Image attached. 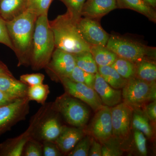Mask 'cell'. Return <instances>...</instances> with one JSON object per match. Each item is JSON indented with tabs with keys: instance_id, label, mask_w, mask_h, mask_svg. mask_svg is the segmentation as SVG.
Instances as JSON below:
<instances>
[{
	"instance_id": "29",
	"label": "cell",
	"mask_w": 156,
	"mask_h": 156,
	"mask_svg": "<svg viewBox=\"0 0 156 156\" xmlns=\"http://www.w3.org/2000/svg\"><path fill=\"white\" fill-rule=\"evenodd\" d=\"M121 140L112 136L102 144V156H121L123 154Z\"/></svg>"
},
{
	"instance_id": "32",
	"label": "cell",
	"mask_w": 156,
	"mask_h": 156,
	"mask_svg": "<svg viewBox=\"0 0 156 156\" xmlns=\"http://www.w3.org/2000/svg\"><path fill=\"white\" fill-rule=\"evenodd\" d=\"M92 140L90 136L85 135L68 154V156H88Z\"/></svg>"
},
{
	"instance_id": "4",
	"label": "cell",
	"mask_w": 156,
	"mask_h": 156,
	"mask_svg": "<svg viewBox=\"0 0 156 156\" xmlns=\"http://www.w3.org/2000/svg\"><path fill=\"white\" fill-rule=\"evenodd\" d=\"M106 47L120 58L136 64L145 59L154 60L156 49L133 40L118 36H110Z\"/></svg>"
},
{
	"instance_id": "37",
	"label": "cell",
	"mask_w": 156,
	"mask_h": 156,
	"mask_svg": "<svg viewBox=\"0 0 156 156\" xmlns=\"http://www.w3.org/2000/svg\"><path fill=\"white\" fill-rule=\"evenodd\" d=\"M0 43L4 44L11 50H14L6 26V21L0 16Z\"/></svg>"
},
{
	"instance_id": "23",
	"label": "cell",
	"mask_w": 156,
	"mask_h": 156,
	"mask_svg": "<svg viewBox=\"0 0 156 156\" xmlns=\"http://www.w3.org/2000/svg\"><path fill=\"white\" fill-rule=\"evenodd\" d=\"M98 73L107 83L116 89H122L128 80L124 79L111 66H98Z\"/></svg>"
},
{
	"instance_id": "11",
	"label": "cell",
	"mask_w": 156,
	"mask_h": 156,
	"mask_svg": "<svg viewBox=\"0 0 156 156\" xmlns=\"http://www.w3.org/2000/svg\"><path fill=\"white\" fill-rule=\"evenodd\" d=\"M132 109L125 102L111 108L113 136L121 140L128 138L131 131Z\"/></svg>"
},
{
	"instance_id": "19",
	"label": "cell",
	"mask_w": 156,
	"mask_h": 156,
	"mask_svg": "<svg viewBox=\"0 0 156 156\" xmlns=\"http://www.w3.org/2000/svg\"><path fill=\"white\" fill-rule=\"evenodd\" d=\"M27 0H0V16L10 21L27 10Z\"/></svg>"
},
{
	"instance_id": "21",
	"label": "cell",
	"mask_w": 156,
	"mask_h": 156,
	"mask_svg": "<svg viewBox=\"0 0 156 156\" xmlns=\"http://www.w3.org/2000/svg\"><path fill=\"white\" fill-rule=\"evenodd\" d=\"M90 52L98 66H111L118 58L116 54L106 46H91Z\"/></svg>"
},
{
	"instance_id": "16",
	"label": "cell",
	"mask_w": 156,
	"mask_h": 156,
	"mask_svg": "<svg viewBox=\"0 0 156 156\" xmlns=\"http://www.w3.org/2000/svg\"><path fill=\"white\" fill-rule=\"evenodd\" d=\"M117 9L116 0H86L82 9L81 16L98 20Z\"/></svg>"
},
{
	"instance_id": "42",
	"label": "cell",
	"mask_w": 156,
	"mask_h": 156,
	"mask_svg": "<svg viewBox=\"0 0 156 156\" xmlns=\"http://www.w3.org/2000/svg\"><path fill=\"white\" fill-rule=\"evenodd\" d=\"M146 2L150 5L152 7L156 9V0H144Z\"/></svg>"
},
{
	"instance_id": "2",
	"label": "cell",
	"mask_w": 156,
	"mask_h": 156,
	"mask_svg": "<svg viewBox=\"0 0 156 156\" xmlns=\"http://www.w3.org/2000/svg\"><path fill=\"white\" fill-rule=\"evenodd\" d=\"M54 36L55 48L73 54L90 52L91 46L82 36L67 12L49 21Z\"/></svg>"
},
{
	"instance_id": "30",
	"label": "cell",
	"mask_w": 156,
	"mask_h": 156,
	"mask_svg": "<svg viewBox=\"0 0 156 156\" xmlns=\"http://www.w3.org/2000/svg\"><path fill=\"white\" fill-rule=\"evenodd\" d=\"M67 8V12L72 19L77 23L82 17L81 12L86 0H59Z\"/></svg>"
},
{
	"instance_id": "17",
	"label": "cell",
	"mask_w": 156,
	"mask_h": 156,
	"mask_svg": "<svg viewBox=\"0 0 156 156\" xmlns=\"http://www.w3.org/2000/svg\"><path fill=\"white\" fill-rule=\"evenodd\" d=\"M85 133L83 128L63 126L55 142L62 153L68 154L85 136Z\"/></svg>"
},
{
	"instance_id": "7",
	"label": "cell",
	"mask_w": 156,
	"mask_h": 156,
	"mask_svg": "<svg viewBox=\"0 0 156 156\" xmlns=\"http://www.w3.org/2000/svg\"><path fill=\"white\" fill-rule=\"evenodd\" d=\"M122 92L124 102L136 108L147 101L156 100V82L148 83L135 77L128 80Z\"/></svg>"
},
{
	"instance_id": "31",
	"label": "cell",
	"mask_w": 156,
	"mask_h": 156,
	"mask_svg": "<svg viewBox=\"0 0 156 156\" xmlns=\"http://www.w3.org/2000/svg\"><path fill=\"white\" fill-rule=\"evenodd\" d=\"M53 0H27V10L37 17L48 14V10Z\"/></svg>"
},
{
	"instance_id": "25",
	"label": "cell",
	"mask_w": 156,
	"mask_h": 156,
	"mask_svg": "<svg viewBox=\"0 0 156 156\" xmlns=\"http://www.w3.org/2000/svg\"><path fill=\"white\" fill-rule=\"evenodd\" d=\"M111 66L126 80L135 77L136 75V64L124 58L118 57Z\"/></svg>"
},
{
	"instance_id": "39",
	"label": "cell",
	"mask_w": 156,
	"mask_h": 156,
	"mask_svg": "<svg viewBox=\"0 0 156 156\" xmlns=\"http://www.w3.org/2000/svg\"><path fill=\"white\" fill-rule=\"evenodd\" d=\"M88 156H102V144L92 139Z\"/></svg>"
},
{
	"instance_id": "14",
	"label": "cell",
	"mask_w": 156,
	"mask_h": 156,
	"mask_svg": "<svg viewBox=\"0 0 156 156\" xmlns=\"http://www.w3.org/2000/svg\"><path fill=\"white\" fill-rule=\"evenodd\" d=\"M58 114L52 108L40 124L34 138L40 141H55L61 133L63 126L60 122Z\"/></svg>"
},
{
	"instance_id": "8",
	"label": "cell",
	"mask_w": 156,
	"mask_h": 156,
	"mask_svg": "<svg viewBox=\"0 0 156 156\" xmlns=\"http://www.w3.org/2000/svg\"><path fill=\"white\" fill-rule=\"evenodd\" d=\"M30 101L26 97L0 106V135L25 119L29 113Z\"/></svg>"
},
{
	"instance_id": "10",
	"label": "cell",
	"mask_w": 156,
	"mask_h": 156,
	"mask_svg": "<svg viewBox=\"0 0 156 156\" xmlns=\"http://www.w3.org/2000/svg\"><path fill=\"white\" fill-rule=\"evenodd\" d=\"M65 92L87 104L96 112L103 106L99 96L93 88L82 83L74 82L67 77L58 80Z\"/></svg>"
},
{
	"instance_id": "12",
	"label": "cell",
	"mask_w": 156,
	"mask_h": 156,
	"mask_svg": "<svg viewBox=\"0 0 156 156\" xmlns=\"http://www.w3.org/2000/svg\"><path fill=\"white\" fill-rule=\"evenodd\" d=\"M96 112L89 131L96 140L102 144L113 135L111 108L103 105Z\"/></svg>"
},
{
	"instance_id": "36",
	"label": "cell",
	"mask_w": 156,
	"mask_h": 156,
	"mask_svg": "<svg viewBox=\"0 0 156 156\" xmlns=\"http://www.w3.org/2000/svg\"><path fill=\"white\" fill-rule=\"evenodd\" d=\"M43 145V156H60L62 153L59 149L55 141H44Z\"/></svg>"
},
{
	"instance_id": "38",
	"label": "cell",
	"mask_w": 156,
	"mask_h": 156,
	"mask_svg": "<svg viewBox=\"0 0 156 156\" xmlns=\"http://www.w3.org/2000/svg\"><path fill=\"white\" fill-rule=\"evenodd\" d=\"M144 113L148 119L151 121H156V101H152L151 103L147 105L144 110Z\"/></svg>"
},
{
	"instance_id": "15",
	"label": "cell",
	"mask_w": 156,
	"mask_h": 156,
	"mask_svg": "<svg viewBox=\"0 0 156 156\" xmlns=\"http://www.w3.org/2000/svg\"><path fill=\"white\" fill-rule=\"evenodd\" d=\"M93 89L99 96L103 105L111 108L121 103L122 101V91L111 87L98 72L95 74Z\"/></svg>"
},
{
	"instance_id": "18",
	"label": "cell",
	"mask_w": 156,
	"mask_h": 156,
	"mask_svg": "<svg viewBox=\"0 0 156 156\" xmlns=\"http://www.w3.org/2000/svg\"><path fill=\"white\" fill-rule=\"evenodd\" d=\"M28 87L14 77L0 75V91L13 99L27 97Z\"/></svg>"
},
{
	"instance_id": "34",
	"label": "cell",
	"mask_w": 156,
	"mask_h": 156,
	"mask_svg": "<svg viewBox=\"0 0 156 156\" xmlns=\"http://www.w3.org/2000/svg\"><path fill=\"white\" fill-rule=\"evenodd\" d=\"M134 138L136 149L139 154L143 156L147 155L146 138L143 133L134 130Z\"/></svg>"
},
{
	"instance_id": "27",
	"label": "cell",
	"mask_w": 156,
	"mask_h": 156,
	"mask_svg": "<svg viewBox=\"0 0 156 156\" xmlns=\"http://www.w3.org/2000/svg\"><path fill=\"white\" fill-rule=\"evenodd\" d=\"M50 93L49 86L43 83L33 86H28L27 97L30 101H34L42 105L46 103Z\"/></svg>"
},
{
	"instance_id": "9",
	"label": "cell",
	"mask_w": 156,
	"mask_h": 156,
	"mask_svg": "<svg viewBox=\"0 0 156 156\" xmlns=\"http://www.w3.org/2000/svg\"><path fill=\"white\" fill-rule=\"evenodd\" d=\"M76 66L74 54L55 48L44 69L52 80L58 81L60 78L67 77Z\"/></svg>"
},
{
	"instance_id": "13",
	"label": "cell",
	"mask_w": 156,
	"mask_h": 156,
	"mask_svg": "<svg viewBox=\"0 0 156 156\" xmlns=\"http://www.w3.org/2000/svg\"><path fill=\"white\" fill-rule=\"evenodd\" d=\"M77 26L82 36L89 45L106 46L110 36L97 20L82 17L77 23Z\"/></svg>"
},
{
	"instance_id": "35",
	"label": "cell",
	"mask_w": 156,
	"mask_h": 156,
	"mask_svg": "<svg viewBox=\"0 0 156 156\" xmlns=\"http://www.w3.org/2000/svg\"><path fill=\"white\" fill-rule=\"evenodd\" d=\"M45 76L40 73L27 74L21 75L20 80L28 86H33L43 83Z\"/></svg>"
},
{
	"instance_id": "40",
	"label": "cell",
	"mask_w": 156,
	"mask_h": 156,
	"mask_svg": "<svg viewBox=\"0 0 156 156\" xmlns=\"http://www.w3.org/2000/svg\"><path fill=\"white\" fill-rule=\"evenodd\" d=\"M16 99H13L0 91V106L12 102Z\"/></svg>"
},
{
	"instance_id": "20",
	"label": "cell",
	"mask_w": 156,
	"mask_h": 156,
	"mask_svg": "<svg viewBox=\"0 0 156 156\" xmlns=\"http://www.w3.org/2000/svg\"><path fill=\"white\" fill-rule=\"evenodd\" d=\"M117 8L129 9L145 16L154 23L156 22L155 9L144 0H116Z\"/></svg>"
},
{
	"instance_id": "5",
	"label": "cell",
	"mask_w": 156,
	"mask_h": 156,
	"mask_svg": "<svg viewBox=\"0 0 156 156\" xmlns=\"http://www.w3.org/2000/svg\"><path fill=\"white\" fill-rule=\"evenodd\" d=\"M52 108L73 127L83 128L89 120L90 112L85 103L66 92L53 102Z\"/></svg>"
},
{
	"instance_id": "28",
	"label": "cell",
	"mask_w": 156,
	"mask_h": 156,
	"mask_svg": "<svg viewBox=\"0 0 156 156\" xmlns=\"http://www.w3.org/2000/svg\"><path fill=\"white\" fill-rule=\"evenodd\" d=\"M67 78L74 82L82 83L93 89L95 80V74L87 72L77 66Z\"/></svg>"
},
{
	"instance_id": "3",
	"label": "cell",
	"mask_w": 156,
	"mask_h": 156,
	"mask_svg": "<svg viewBox=\"0 0 156 156\" xmlns=\"http://www.w3.org/2000/svg\"><path fill=\"white\" fill-rule=\"evenodd\" d=\"M54 36L48 14L37 18L35 26L31 54L30 66L34 70L44 69L55 49Z\"/></svg>"
},
{
	"instance_id": "26",
	"label": "cell",
	"mask_w": 156,
	"mask_h": 156,
	"mask_svg": "<svg viewBox=\"0 0 156 156\" xmlns=\"http://www.w3.org/2000/svg\"><path fill=\"white\" fill-rule=\"evenodd\" d=\"M74 55L76 65L78 67L90 73L95 74L98 72V66L91 52H84Z\"/></svg>"
},
{
	"instance_id": "33",
	"label": "cell",
	"mask_w": 156,
	"mask_h": 156,
	"mask_svg": "<svg viewBox=\"0 0 156 156\" xmlns=\"http://www.w3.org/2000/svg\"><path fill=\"white\" fill-rule=\"evenodd\" d=\"M22 156H43V145L41 141L31 138L27 142L23 152Z\"/></svg>"
},
{
	"instance_id": "22",
	"label": "cell",
	"mask_w": 156,
	"mask_h": 156,
	"mask_svg": "<svg viewBox=\"0 0 156 156\" xmlns=\"http://www.w3.org/2000/svg\"><path fill=\"white\" fill-rule=\"evenodd\" d=\"M135 77L148 83L156 82V65L154 60L145 59L136 63Z\"/></svg>"
},
{
	"instance_id": "6",
	"label": "cell",
	"mask_w": 156,
	"mask_h": 156,
	"mask_svg": "<svg viewBox=\"0 0 156 156\" xmlns=\"http://www.w3.org/2000/svg\"><path fill=\"white\" fill-rule=\"evenodd\" d=\"M52 103L46 102L42 105L36 113L32 117L26 131L17 137L9 138L0 144V156H22L25 144L34 136L42 120L52 110Z\"/></svg>"
},
{
	"instance_id": "41",
	"label": "cell",
	"mask_w": 156,
	"mask_h": 156,
	"mask_svg": "<svg viewBox=\"0 0 156 156\" xmlns=\"http://www.w3.org/2000/svg\"><path fill=\"white\" fill-rule=\"evenodd\" d=\"M0 75H6L14 77L5 64L0 61Z\"/></svg>"
},
{
	"instance_id": "1",
	"label": "cell",
	"mask_w": 156,
	"mask_h": 156,
	"mask_svg": "<svg viewBox=\"0 0 156 156\" xmlns=\"http://www.w3.org/2000/svg\"><path fill=\"white\" fill-rule=\"evenodd\" d=\"M37 17L27 10L12 20L6 21L8 33L18 59V66H30L34 31Z\"/></svg>"
},
{
	"instance_id": "24",
	"label": "cell",
	"mask_w": 156,
	"mask_h": 156,
	"mask_svg": "<svg viewBox=\"0 0 156 156\" xmlns=\"http://www.w3.org/2000/svg\"><path fill=\"white\" fill-rule=\"evenodd\" d=\"M135 109L136 110L132 113L131 127L134 130L142 132L148 138H151L153 131L149 122L148 119L144 113L137 108Z\"/></svg>"
}]
</instances>
